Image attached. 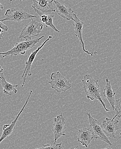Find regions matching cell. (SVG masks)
<instances>
[{"label":"cell","mask_w":121,"mask_h":149,"mask_svg":"<svg viewBox=\"0 0 121 149\" xmlns=\"http://www.w3.org/2000/svg\"><path fill=\"white\" fill-rule=\"evenodd\" d=\"M98 81H99L94 79L91 74H86L82 80L83 88L88 99L91 100H99L105 110L106 112H109L110 109L106 108V104L102 99L103 95L101 94V88L98 85Z\"/></svg>","instance_id":"obj_1"},{"label":"cell","mask_w":121,"mask_h":149,"mask_svg":"<svg viewBox=\"0 0 121 149\" xmlns=\"http://www.w3.org/2000/svg\"><path fill=\"white\" fill-rule=\"evenodd\" d=\"M44 37L42 36L39 38L33 39L28 41H23L17 43L14 47L5 52L1 53V54L2 55L3 57H5L8 56H17L19 55H24L27 51H29L30 49L34 48L37 43L39 42L40 40Z\"/></svg>","instance_id":"obj_2"},{"label":"cell","mask_w":121,"mask_h":149,"mask_svg":"<svg viewBox=\"0 0 121 149\" xmlns=\"http://www.w3.org/2000/svg\"><path fill=\"white\" fill-rule=\"evenodd\" d=\"M31 19L32 21L22 29L19 36L21 39L24 38L26 41L32 40L34 38L39 36L43 29L44 26L42 23L34 20L33 19Z\"/></svg>","instance_id":"obj_3"},{"label":"cell","mask_w":121,"mask_h":149,"mask_svg":"<svg viewBox=\"0 0 121 149\" xmlns=\"http://www.w3.org/2000/svg\"><path fill=\"white\" fill-rule=\"evenodd\" d=\"M51 81L49 83L51 85V88L59 93L66 92L71 88V84L60 72L58 71L57 73L51 74Z\"/></svg>","instance_id":"obj_4"},{"label":"cell","mask_w":121,"mask_h":149,"mask_svg":"<svg viewBox=\"0 0 121 149\" xmlns=\"http://www.w3.org/2000/svg\"><path fill=\"white\" fill-rule=\"evenodd\" d=\"M5 18L0 21H12L20 22L22 20H26L33 18H37V17L28 13L25 11L18 8H12L6 10Z\"/></svg>","instance_id":"obj_5"},{"label":"cell","mask_w":121,"mask_h":149,"mask_svg":"<svg viewBox=\"0 0 121 149\" xmlns=\"http://www.w3.org/2000/svg\"><path fill=\"white\" fill-rule=\"evenodd\" d=\"M86 115L88 117L90 128L94 135V139H100L105 142L110 146H112L113 144L103 131L102 124L100 123L97 119L92 117L90 113H87Z\"/></svg>","instance_id":"obj_6"},{"label":"cell","mask_w":121,"mask_h":149,"mask_svg":"<svg viewBox=\"0 0 121 149\" xmlns=\"http://www.w3.org/2000/svg\"><path fill=\"white\" fill-rule=\"evenodd\" d=\"M65 119L62 114L56 116L54 119L53 124L52 127V131L54 135V143L62 136H65V130L66 129Z\"/></svg>","instance_id":"obj_7"},{"label":"cell","mask_w":121,"mask_h":149,"mask_svg":"<svg viewBox=\"0 0 121 149\" xmlns=\"http://www.w3.org/2000/svg\"><path fill=\"white\" fill-rule=\"evenodd\" d=\"M52 38H53L52 36H49L48 38L44 42V43L41 45L37 47V49H36L35 51L32 52V53L30 54L29 57H28V60L27 61H26V68L24 70V72H23L22 76H21V78L23 79V81L22 87H24L25 85L27 77L28 76H30L32 75V73H31V71H30V69H31L32 63H33L35 59L37 54L39 52V51L44 47V46L46 44V43Z\"/></svg>","instance_id":"obj_8"},{"label":"cell","mask_w":121,"mask_h":149,"mask_svg":"<svg viewBox=\"0 0 121 149\" xmlns=\"http://www.w3.org/2000/svg\"><path fill=\"white\" fill-rule=\"evenodd\" d=\"M119 121L113 118L112 119L106 118L102 122V126L103 131L107 137L116 139L115 132L120 129L118 126Z\"/></svg>","instance_id":"obj_9"},{"label":"cell","mask_w":121,"mask_h":149,"mask_svg":"<svg viewBox=\"0 0 121 149\" xmlns=\"http://www.w3.org/2000/svg\"><path fill=\"white\" fill-rule=\"evenodd\" d=\"M73 17L74 19V21H73L74 22L73 23L74 34H75V36L78 38L80 42L83 52L88 54L92 56L94 55L97 54V52H95V51H93V52H90L85 49V44H84L83 38H82V29H83V26L84 25V22L80 20L78 17L77 15L75 13L73 14Z\"/></svg>","instance_id":"obj_10"},{"label":"cell","mask_w":121,"mask_h":149,"mask_svg":"<svg viewBox=\"0 0 121 149\" xmlns=\"http://www.w3.org/2000/svg\"><path fill=\"white\" fill-rule=\"evenodd\" d=\"M32 93V91L30 90V94H29L26 103H25V104L22 107V109H21L20 112H19V113L18 114L17 117L10 124H5L3 125V127L2 134L1 136V138H0V143H1L2 141L3 140H4V139H6V138H8L9 136H10L11 134L13 132V130L15 129V126H16L17 121L20 115L21 114V113L23 112V110L25 109L26 106L27 104Z\"/></svg>","instance_id":"obj_11"},{"label":"cell","mask_w":121,"mask_h":149,"mask_svg":"<svg viewBox=\"0 0 121 149\" xmlns=\"http://www.w3.org/2000/svg\"><path fill=\"white\" fill-rule=\"evenodd\" d=\"M53 2L55 5V11L59 16L64 19L74 21L73 17V14H74V11L67 5L61 3L58 1L55 0Z\"/></svg>","instance_id":"obj_12"},{"label":"cell","mask_w":121,"mask_h":149,"mask_svg":"<svg viewBox=\"0 0 121 149\" xmlns=\"http://www.w3.org/2000/svg\"><path fill=\"white\" fill-rule=\"evenodd\" d=\"M33 4V8L36 9L43 13H48L50 12H55V8L53 2V0H32Z\"/></svg>","instance_id":"obj_13"},{"label":"cell","mask_w":121,"mask_h":149,"mask_svg":"<svg viewBox=\"0 0 121 149\" xmlns=\"http://www.w3.org/2000/svg\"><path fill=\"white\" fill-rule=\"evenodd\" d=\"M93 139H94V135L91 128H83L79 130L77 141L82 146L88 148Z\"/></svg>","instance_id":"obj_14"},{"label":"cell","mask_w":121,"mask_h":149,"mask_svg":"<svg viewBox=\"0 0 121 149\" xmlns=\"http://www.w3.org/2000/svg\"><path fill=\"white\" fill-rule=\"evenodd\" d=\"M106 83L105 88L104 90L103 96L106 98L109 101L113 110H115V100L114 97L116 93L112 89L111 82L108 78H106Z\"/></svg>","instance_id":"obj_15"},{"label":"cell","mask_w":121,"mask_h":149,"mask_svg":"<svg viewBox=\"0 0 121 149\" xmlns=\"http://www.w3.org/2000/svg\"><path fill=\"white\" fill-rule=\"evenodd\" d=\"M3 69L1 66L0 78L1 81L2 86L3 88V93L10 96L11 95L12 92L16 94L17 92V88L18 87V85H13L7 81L3 74Z\"/></svg>","instance_id":"obj_16"},{"label":"cell","mask_w":121,"mask_h":149,"mask_svg":"<svg viewBox=\"0 0 121 149\" xmlns=\"http://www.w3.org/2000/svg\"><path fill=\"white\" fill-rule=\"evenodd\" d=\"M36 12L37 13L40 17V20L43 23H44L46 27H50L54 31L57 32H60V31L56 28L53 23V19L54 17V15H50L46 13H43L38 10L33 8Z\"/></svg>","instance_id":"obj_17"},{"label":"cell","mask_w":121,"mask_h":149,"mask_svg":"<svg viewBox=\"0 0 121 149\" xmlns=\"http://www.w3.org/2000/svg\"><path fill=\"white\" fill-rule=\"evenodd\" d=\"M115 116L113 118H115L116 117H121V97L116 100V104L115 107Z\"/></svg>","instance_id":"obj_18"},{"label":"cell","mask_w":121,"mask_h":149,"mask_svg":"<svg viewBox=\"0 0 121 149\" xmlns=\"http://www.w3.org/2000/svg\"><path fill=\"white\" fill-rule=\"evenodd\" d=\"M62 143L53 144H43V146L40 148H36L35 149H62Z\"/></svg>","instance_id":"obj_19"},{"label":"cell","mask_w":121,"mask_h":149,"mask_svg":"<svg viewBox=\"0 0 121 149\" xmlns=\"http://www.w3.org/2000/svg\"><path fill=\"white\" fill-rule=\"evenodd\" d=\"M0 37L1 39H2L3 38V32H7L8 30V28L6 25H5L4 23L2 22H0Z\"/></svg>","instance_id":"obj_20"},{"label":"cell","mask_w":121,"mask_h":149,"mask_svg":"<svg viewBox=\"0 0 121 149\" xmlns=\"http://www.w3.org/2000/svg\"><path fill=\"white\" fill-rule=\"evenodd\" d=\"M3 9H4V7H3V5L1 3H0V10H2Z\"/></svg>","instance_id":"obj_21"},{"label":"cell","mask_w":121,"mask_h":149,"mask_svg":"<svg viewBox=\"0 0 121 149\" xmlns=\"http://www.w3.org/2000/svg\"><path fill=\"white\" fill-rule=\"evenodd\" d=\"M9 1H10V2H11L12 1H13V0H9ZM23 1V0H20V1Z\"/></svg>","instance_id":"obj_22"},{"label":"cell","mask_w":121,"mask_h":149,"mask_svg":"<svg viewBox=\"0 0 121 149\" xmlns=\"http://www.w3.org/2000/svg\"><path fill=\"white\" fill-rule=\"evenodd\" d=\"M121 139V132L120 133V138L119 139H117V140H119V139Z\"/></svg>","instance_id":"obj_23"},{"label":"cell","mask_w":121,"mask_h":149,"mask_svg":"<svg viewBox=\"0 0 121 149\" xmlns=\"http://www.w3.org/2000/svg\"><path fill=\"white\" fill-rule=\"evenodd\" d=\"M104 149H113L111 148H108Z\"/></svg>","instance_id":"obj_24"},{"label":"cell","mask_w":121,"mask_h":149,"mask_svg":"<svg viewBox=\"0 0 121 149\" xmlns=\"http://www.w3.org/2000/svg\"><path fill=\"white\" fill-rule=\"evenodd\" d=\"M77 148H78V147H77H77H76V148H75L74 149H77Z\"/></svg>","instance_id":"obj_25"},{"label":"cell","mask_w":121,"mask_h":149,"mask_svg":"<svg viewBox=\"0 0 121 149\" xmlns=\"http://www.w3.org/2000/svg\"><path fill=\"white\" fill-rule=\"evenodd\" d=\"M53 1H55V0H53Z\"/></svg>","instance_id":"obj_26"}]
</instances>
